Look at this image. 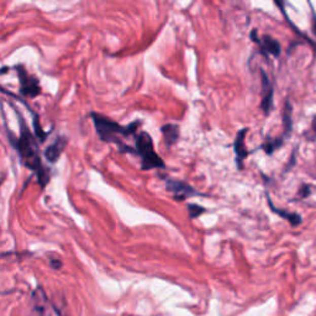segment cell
<instances>
[{"label": "cell", "mask_w": 316, "mask_h": 316, "mask_svg": "<svg viewBox=\"0 0 316 316\" xmlns=\"http://www.w3.org/2000/svg\"><path fill=\"white\" fill-rule=\"evenodd\" d=\"M0 184H2V181H0Z\"/></svg>", "instance_id": "cell-19"}, {"label": "cell", "mask_w": 316, "mask_h": 316, "mask_svg": "<svg viewBox=\"0 0 316 316\" xmlns=\"http://www.w3.org/2000/svg\"><path fill=\"white\" fill-rule=\"evenodd\" d=\"M166 188L168 192L172 193L173 198L178 201L186 200V199L190 198V196L199 195V193L195 192L194 188L190 187L189 184L186 183V182L177 181V179H173V178L167 179Z\"/></svg>", "instance_id": "cell-5"}, {"label": "cell", "mask_w": 316, "mask_h": 316, "mask_svg": "<svg viewBox=\"0 0 316 316\" xmlns=\"http://www.w3.org/2000/svg\"><path fill=\"white\" fill-rule=\"evenodd\" d=\"M250 38H251L252 41L256 42V44L261 47V50L263 51L264 53H267V55H272L274 57H278L280 55L282 52L280 44H279L275 39L270 38L269 35H263L262 38H260L257 30H252V32L250 33Z\"/></svg>", "instance_id": "cell-6"}, {"label": "cell", "mask_w": 316, "mask_h": 316, "mask_svg": "<svg viewBox=\"0 0 316 316\" xmlns=\"http://www.w3.org/2000/svg\"><path fill=\"white\" fill-rule=\"evenodd\" d=\"M311 126H312V130L315 131L316 132V116L314 118V120H312V124H311Z\"/></svg>", "instance_id": "cell-18"}, {"label": "cell", "mask_w": 316, "mask_h": 316, "mask_svg": "<svg viewBox=\"0 0 316 316\" xmlns=\"http://www.w3.org/2000/svg\"><path fill=\"white\" fill-rule=\"evenodd\" d=\"M312 31H314V33L316 35V15L314 14V16H312Z\"/></svg>", "instance_id": "cell-16"}, {"label": "cell", "mask_w": 316, "mask_h": 316, "mask_svg": "<svg viewBox=\"0 0 316 316\" xmlns=\"http://www.w3.org/2000/svg\"><path fill=\"white\" fill-rule=\"evenodd\" d=\"M135 155L141 158V169L144 170H150L153 168L163 169L166 167L164 162L155 151L152 138L145 131L135 136Z\"/></svg>", "instance_id": "cell-3"}, {"label": "cell", "mask_w": 316, "mask_h": 316, "mask_svg": "<svg viewBox=\"0 0 316 316\" xmlns=\"http://www.w3.org/2000/svg\"><path fill=\"white\" fill-rule=\"evenodd\" d=\"M310 192H311V190H310V187L309 186H304L303 188H300V190H299V194L301 195V199H304V198H306V196L310 194Z\"/></svg>", "instance_id": "cell-15"}, {"label": "cell", "mask_w": 316, "mask_h": 316, "mask_svg": "<svg viewBox=\"0 0 316 316\" xmlns=\"http://www.w3.org/2000/svg\"><path fill=\"white\" fill-rule=\"evenodd\" d=\"M8 71H9V68H8V67L2 68V69H0V75H4V73H7Z\"/></svg>", "instance_id": "cell-17"}, {"label": "cell", "mask_w": 316, "mask_h": 316, "mask_svg": "<svg viewBox=\"0 0 316 316\" xmlns=\"http://www.w3.org/2000/svg\"><path fill=\"white\" fill-rule=\"evenodd\" d=\"M292 114H293L292 104H290L289 101H286V105H284V109H283V114H282V118H283L284 136H286V137L292 133V130H293Z\"/></svg>", "instance_id": "cell-12"}, {"label": "cell", "mask_w": 316, "mask_h": 316, "mask_svg": "<svg viewBox=\"0 0 316 316\" xmlns=\"http://www.w3.org/2000/svg\"><path fill=\"white\" fill-rule=\"evenodd\" d=\"M247 132H249V129H247V127L241 129L237 132V136H236L235 141H233V151H235V156H236L235 162L238 169H242V168H243L244 159H246L247 156H249V150H247V146H246Z\"/></svg>", "instance_id": "cell-8"}, {"label": "cell", "mask_w": 316, "mask_h": 316, "mask_svg": "<svg viewBox=\"0 0 316 316\" xmlns=\"http://www.w3.org/2000/svg\"><path fill=\"white\" fill-rule=\"evenodd\" d=\"M92 119L96 133H98L101 141L116 145L122 153L135 155V147H131L127 144H125V139L130 137V136H136V131H137L141 122L135 121L127 125V126H121L120 124L113 121L112 119L96 113H92Z\"/></svg>", "instance_id": "cell-2"}, {"label": "cell", "mask_w": 316, "mask_h": 316, "mask_svg": "<svg viewBox=\"0 0 316 316\" xmlns=\"http://www.w3.org/2000/svg\"><path fill=\"white\" fill-rule=\"evenodd\" d=\"M67 146V139L64 137H58L53 142L52 145L47 147L45 151V157L47 158V161H50L51 163H55L61 157V155L63 153V151Z\"/></svg>", "instance_id": "cell-9"}, {"label": "cell", "mask_w": 316, "mask_h": 316, "mask_svg": "<svg viewBox=\"0 0 316 316\" xmlns=\"http://www.w3.org/2000/svg\"><path fill=\"white\" fill-rule=\"evenodd\" d=\"M161 131H162V133H163L164 142H166V145L168 147H170L173 144L177 142V139L179 137V127L177 126V125L167 124L161 127Z\"/></svg>", "instance_id": "cell-11"}, {"label": "cell", "mask_w": 316, "mask_h": 316, "mask_svg": "<svg viewBox=\"0 0 316 316\" xmlns=\"http://www.w3.org/2000/svg\"><path fill=\"white\" fill-rule=\"evenodd\" d=\"M188 213H189L190 219H196L198 216H200L203 213H205L204 207L199 206L196 204H188Z\"/></svg>", "instance_id": "cell-14"}, {"label": "cell", "mask_w": 316, "mask_h": 316, "mask_svg": "<svg viewBox=\"0 0 316 316\" xmlns=\"http://www.w3.org/2000/svg\"><path fill=\"white\" fill-rule=\"evenodd\" d=\"M16 72L19 76L20 82V93L24 96H30V98H36L41 93V87H40L39 79L31 76L30 73L25 69L24 65H16Z\"/></svg>", "instance_id": "cell-4"}, {"label": "cell", "mask_w": 316, "mask_h": 316, "mask_svg": "<svg viewBox=\"0 0 316 316\" xmlns=\"http://www.w3.org/2000/svg\"><path fill=\"white\" fill-rule=\"evenodd\" d=\"M284 137H277V138H268L264 141V144L262 145L261 149L267 153V155H272L273 152H275L278 149H280V146L283 145Z\"/></svg>", "instance_id": "cell-13"}, {"label": "cell", "mask_w": 316, "mask_h": 316, "mask_svg": "<svg viewBox=\"0 0 316 316\" xmlns=\"http://www.w3.org/2000/svg\"><path fill=\"white\" fill-rule=\"evenodd\" d=\"M19 124L20 136L18 138L11 137V145L18 151L21 163L38 175L40 186L45 188L47 186L48 182H50V172H48V169L44 166L41 161L38 139L28 129L26 122H25L21 115H19Z\"/></svg>", "instance_id": "cell-1"}, {"label": "cell", "mask_w": 316, "mask_h": 316, "mask_svg": "<svg viewBox=\"0 0 316 316\" xmlns=\"http://www.w3.org/2000/svg\"><path fill=\"white\" fill-rule=\"evenodd\" d=\"M261 78H262V102L261 109L263 110L264 115H269L270 110L273 107V96H274V89H273V84L270 82L268 75L264 71H261Z\"/></svg>", "instance_id": "cell-7"}, {"label": "cell", "mask_w": 316, "mask_h": 316, "mask_svg": "<svg viewBox=\"0 0 316 316\" xmlns=\"http://www.w3.org/2000/svg\"><path fill=\"white\" fill-rule=\"evenodd\" d=\"M266 196H267V201H268V205L270 207V210H272L274 214H277L280 216V218L286 219L288 223L292 225V226H298V225L301 224V221H303V219H301V216L297 214V213H292V212H288V210H284V209H279V207L275 206L274 204H273V201H270V198H269V194L268 193H266Z\"/></svg>", "instance_id": "cell-10"}]
</instances>
